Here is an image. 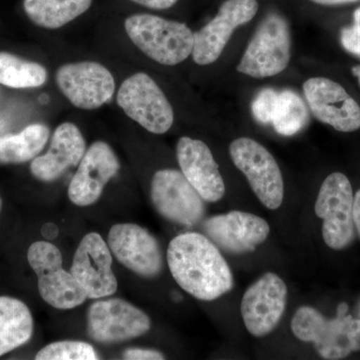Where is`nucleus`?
Here are the masks:
<instances>
[{
	"label": "nucleus",
	"instance_id": "nucleus-31",
	"mask_svg": "<svg viewBox=\"0 0 360 360\" xmlns=\"http://www.w3.org/2000/svg\"><path fill=\"white\" fill-rule=\"evenodd\" d=\"M312 4L322 6H347V4H356L360 0H309Z\"/></svg>",
	"mask_w": 360,
	"mask_h": 360
},
{
	"label": "nucleus",
	"instance_id": "nucleus-10",
	"mask_svg": "<svg viewBox=\"0 0 360 360\" xmlns=\"http://www.w3.org/2000/svg\"><path fill=\"white\" fill-rule=\"evenodd\" d=\"M151 328L148 315L131 303L120 300H98L87 312V331L99 343H117L146 335Z\"/></svg>",
	"mask_w": 360,
	"mask_h": 360
},
{
	"label": "nucleus",
	"instance_id": "nucleus-16",
	"mask_svg": "<svg viewBox=\"0 0 360 360\" xmlns=\"http://www.w3.org/2000/svg\"><path fill=\"white\" fill-rule=\"evenodd\" d=\"M108 243L116 259L139 276L151 278L158 276L163 269L158 240L139 225H113L108 232Z\"/></svg>",
	"mask_w": 360,
	"mask_h": 360
},
{
	"label": "nucleus",
	"instance_id": "nucleus-3",
	"mask_svg": "<svg viewBox=\"0 0 360 360\" xmlns=\"http://www.w3.org/2000/svg\"><path fill=\"white\" fill-rule=\"evenodd\" d=\"M124 28L134 45L160 65H179L193 53L194 33L186 23L141 13L127 18Z\"/></svg>",
	"mask_w": 360,
	"mask_h": 360
},
{
	"label": "nucleus",
	"instance_id": "nucleus-11",
	"mask_svg": "<svg viewBox=\"0 0 360 360\" xmlns=\"http://www.w3.org/2000/svg\"><path fill=\"white\" fill-rule=\"evenodd\" d=\"M303 92L312 115L336 131L360 129V105L354 96L335 80L311 77L303 84Z\"/></svg>",
	"mask_w": 360,
	"mask_h": 360
},
{
	"label": "nucleus",
	"instance_id": "nucleus-27",
	"mask_svg": "<svg viewBox=\"0 0 360 360\" xmlns=\"http://www.w3.org/2000/svg\"><path fill=\"white\" fill-rule=\"evenodd\" d=\"M278 92L271 89H264L258 92L251 105V110L255 120L262 124H269L276 112Z\"/></svg>",
	"mask_w": 360,
	"mask_h": 360
},
{
	"label": "nucleus",
	"instance_id": "nucleus-30",
	"mask_svg": "<svg viewBox=\"0 0 360 360\" xmlns=\"http://www.w3.org/2000/svg\"><path fill=\"white\" fill-rule=\"evenodd\" d=\"M139 6L148 7V8L155 9V11H163L175 6L179 0H131Z\"/></svg>",
	"mask_w": 360,
	"mask_h": 360
},
{
	"label": "nucleus",
	"instance_id": "nucleus-5",
	"mask_svg": "<svg viewBox=\"0 0 360 360\" xmlns=\"http://www.w3.org/2000/svg\"><path fill=\"white\" fill-rule=\"evenodd\" d=\"M354 191L347 175L333 172L322 182L314 212L323 219L322 236L331 250H345L354 243Z\"/></svg>",
	"mask_w": 360,
	"mask_h": 360
},
{
	"label": "nucleus",
	"instance_id": "nucleus-15",
	"mask_svg": "<svg viewBox=\"0 0 360 360\" xmlns=\"http://www.w3.org/2000/svg\"><path fill=\"white\" fill-rule=\"evenodd\" d=\"M70 272L84 288L87 298L101 300L117 290L110 246L96 232L86 234L80 241Z\"/></svg>",
	"mask_w": 360,
	"mask_h": 360
},
{
	"label": "nucleus",
	"instance_id": "nucleus-26",
	"mask_svg": "<svg viewBox=\"0 0 360 360\" xmlns=\"http://www.w3.org/2000/svg\"><path fill=\"white\" fill-rule=\"evenodd\" d=\"M98 355L94 347L84 341H58L39 350L37 360H96Z\"/></svg>",
	"mask_w": 360,
	"mask_h": 360
},
{
	"label": "nucleus",
	"instance_id": "nucleus-9",
	"mask_svg": "<svg viewBox=\"0 0 360 360\" xmlns=\"http://www.w3.org/2000/svg\"><path fill=\"white\" fill-rule=\"evenodd\" d=\"M150 194L155 210L169 221L193 226L205 217V200L179 170L156 172Z\"/></svg>",
	"mask_w": 360,
	"mask_h": 360
},
{
	"label": "nucleus",
	"instance_id": "nucleus-12",
	"mask_svg": "<svg viewBox=\"0 0 360 360\" xmlns=\"http://www.w3.org/2000/svg\"><path fill=\"white\" fill-rule=\"evenodd\" d=\"M56 84L75 108L92 110L113 96L115 82L105 66L94 61L68 63L56 71Z\"/></svg>",
	"mask_w": 360,
	"mask_h": 360
},
{
	"label": "nucleus",
	"instance_id": "nucleus-8",
	"mask_svg": "<svg viewBox=\"0 0 360 360\" xmlns=\"http://www.w3.org/2000/svg\"><path fill=\"white\" fill-rule=\"evenodd\" d=\"M116 101L125 115L151 134H165L174 124L172 104L146 73H135L124 80Z\"/></svg>",
	"mask_w": 360,
	"mask_h": 360
},
{
	"label": "nucleus",
	"instance_id": "nucleus-23",
	"mask_svg": "<svg viewBox=\"0 0 360 360\" xmlns=\"http://www.w3.org/2000/svg\"><path fill=\"white\" fill-rule=\"evenodd\" d=\"M49 127L41 123L28 125L20 134L0 136V162L20 165L34 160L49 139Z\"/></svg>",
	"mask_w": 360,
	"mask_h": 360
},
{
	"label": "nucleus",
	"instance_id": "nucleus-20",
	"mask_svg": "<svg viewBox=\"0 0 360 360\" xmlns=\"http://www.w3.org/2000/svg\"><path fill=\"white\" fill-rule=\"evenodd\" d=\"M85 151L86 143L79 129L73 123H63L54 131L49 151L32 160L30 172L41 181H54L68 168L77 167Z\"/></svg>",
	"mask_w": 360,
	"mask_h": 360
},
{
	"label": "nucleus",
	"instance_id": "nucleus-7",
	"mask_svg": "<svg viewBox=\"0 0 360 360\" xmlns=\"http://www.w3.org/2000/svg\"><path fill=\"white\" fill-rule=\"evenodd\" d=\"M229 153L260 202L270 210H278L283 205L284 182L274 155L259 142L248 137L232 141Z\"/></svg>",
	"mask_w": 360,
	"mask_h": 360
},
{
	"label": "nucleus",
	"instance_id": "nucleus-19",
	"mask_svg": "<svg viewBox=\"0 0 360 360\" xmlns=\"http://www.w3.org/2000/svg\"><path fill=\"white\" fill-rule=\"evenodd\" d=\"M176 156L182 174L206 202H217L224 198V179L205 142L181 137L177 142Z\"/></svg>",
	"mask_w": 360,
	"mask_h": 360
},
{
	"label": "nucleus",
	"instance_id": "nucleus-14",
	"mask_svg": "<svg viewBox=\"0 0 360 360\" xmlns=\"http://www.w3.org/2000/svg\"><path fill=\"white\" fill-rule=\"evenodd\" d=\"M288 286L281 276L267 272L250 285L241 300L246 329L255 338H264L278 326L285 311Z\"/></svg>",
	"mask_w": 360,
	"mask_h": 360
},
{
	"label": "nucleus",
	"instance_id": "nucleus-21",
	"mask_svg": "<svg viewBox=\"0 0 360 360\" xmlns=\"http://www.w3.org/2000/svg\"><path fill=\"white\" fill-rule=\"evenodd\" d=\"M33 335L32 312L25 302L0 296V356L25 345Z\"/></svg>",
	"mask_w": 360,
	"mask_h": 360
},
{
	"label": "nucleus",
	"instance_id": "nucleus-33",
	"mask_svg": "<svg viewBox=\"0 0 360 360\" xmlns=\"http://www.w3.org/2000/svg\"><path fill=\"white\" fill-rule=\"evenodd\" d=\"M42 236L46 238H54L58 236V229L56 224H46L42 226L41 229Z\"/></svg>",
	"mask_w": 360,
	"mask_h": 360
},
{
	"label": "nucleus",
	"instance_id": "nucleus-29",
	"mask_svg": "<svg viewBox=\"0 0 360 360\" xmlns=\"http://www.w3.org/2000/svg\"><path fill=\"white\" fill-rule=\"evenodd\" d=\"M123 359L129 360H162L165 355L160 352L153 349H141V348H131L125 350Z\"/></svg>",
	"mask_w": 360,
	"mask_h": 360
},
{
	"label": "nucleus",
	"instance_id": "nucleus-24",
	"mask_svg": "<svg viewBox=\"0 0 360 360\" xmlns=\"http://www.w3.org/2000/svg\"><path fill=\"white\" fill-rule=\"evenodd\" d=\"M47 71L44 66L0 51V84L11 89H34L45 84Z\"/></svg>",
	"mask_w": 360,
	"mask_h": 360
},
{
	"label": "nucleus",
	"instance_id": "nucleus-28",
	"mask_svg": "<svg viewBox=\"0 0 360 360\" xmlns=\"http://www.w3.org/2000/svg\"><path fill=\"white\" fill-rule=\"evenodd\" d=\"M340 39L345 51L360 58V6L354 11L352 25L341 30Z\"/></svg>",
	"mask_w": 360,
	"mask_h": 360
},
{
	"label": "nucleus",
	"instance_id": "nucleus-35",
	"mask_svg": "<svg viewBox=\"0 0 360 360\" xmlns=\"http://www.w3.org/2000/svg\"><path fill=\"white\" fill-rule=\"evenodd\" d=\"M1 206H2V200H1V198H0V210H1Z\"/></svg>",
	"mask_w": 360,
	"mask_h": 360
},
{
	"label": "nucleus",
	"instance_id": "nucleus-6",
	"mask_svg": "<svg viewBox=\"0 0 360 360\" xmlns=\"http://www.w3.org/2000/svg\"><path fill=\"white\" fill-rule=\"evenodd\" d=\"M28 264L37 274L40 296L54 309H72L86 300L84 288L63 267V255L56 245L37 241L27 251Z\"/></svg>",
	"mask_w": 360,
	"mask_h": 360
},
{
	"label": "nucleus",
	"instance_id": "nucleus-22",
	"mask_svg": "<svg viewBox=\"0 0 360 360\" xmlns=\"http://www.w3.org/2000/svg\"><path fill=\"white\" fill-rule=\"evenodd\" d=\"M92 0H23L26 15L34 25L58 30L89 11Z\"/></svg>",
	"mask_w": 360,
	"mask_h": 360
},
{
	"label": "nucleus",
	"instance_id": "nucleus-17",
	"mask_svg": "<svg viewBox=\"0 0 360 360\" xmlns=\"http://www.w3.org/2000/svg\"><path fill=\"white\" fill-rule=\"evenodd\" d=\"M202 229L206 238L219 250L232 255L255 250L266 240L270 232L266 220L238 210L210 217L203 222Z\"/></svg>",
	"mask_w": 360,
	"mask_h": 360
},
{
	"label": "nucleus",
	"instance_id": "nucleus-18",
	"mask_svg": "<svg viewBox=\"0 0 360 360\" xmlns=\"http://www.w3.org/2000/svg\"><path fill=\"white\" fill-rule=\"evenodd\" d=\"M120 168L117 156L106 142L92 143L85 151L68 187L71 202L78 206L96 203L106 184L115 176Z\"/></svg>",
	"mask_w": 360,
	"mask_h": 360
},
{
	"label": "nucleus",
	"instance_id": "nucleus-13",
	"mask_svg": "<svg viewBox=\"0 0 360 360\" xmlns=\"http://www.w3.org/2000/svg\"><path fill=\"white\" fill-rule=\"evenodd\" d=\"M259 9L257 0H225L219 13L194 33L193 58L198 65L215 63L239 26L250 22Z\"/></svg>",
	"mask_w": 360,
	"mask_h": 360
},
{
	"label": "nucleus",
	"instance_id": "nucleus-2",
	"mask_svg": "<svg viewBox=\"0 0 360 360\" xmlns=\"http://www.w3.org/2000/svg\"><path fill=\"white\" fill-rule=\"evenodd\" d=\"M347 303L338 305L335 319H328L311 307H302L291 321L293 335L314 343L322 359H345L360 350V321L347 314Z\"/></svg>",
	"mask_w": 360,
	"mask_h": 360
},
{
	"label": "nucleus",
	"instance_id": "nucleus-32",
	"mask_svg": "<svg viewBox=\"0 0 360 360\" xmlns=\"http://www.w3.org/2000/svg\"><path fill=\"white\" fill-rule=\"evenodd\" d=\"M354 222L355 231H357L360 238V189L356 191L354 201Z\"/></svg>",
	"mask_w": 360,
	"mask_h": 360
},
{
	"label": "nucleus",
	"instance_id": "nucleus-4",
	"mask_svg": "<svg viewBox=\"0 0 360 360\" xmlns=\"http://www.w3.org/2000/svg\"><path fill=\"white\" fill-rule=\"evenodd\" d=\"M291 35L288 20L278 13H269L258 26L246 47L238 70L252 78L276 77L290 65Z\"/></svg>",
	"mask_w": 360,
	"mask_h": 360
},
{
	"label": "nucleus",
	"instance_id": "nucleus-25",
	"mask_svg": "<svg viewBox=\"0 0 360 360\" xmlns=\"http://www.w3.org/2000/svg\"><path fill=\"white\" fill-rule=\"evenodd\" d=\"M309 113L302 97L292 90L279 94L272 125L277 134L291 136L298 134L309 123Z\"/></svg>",
	"mask_w": 360,
	"mask_h": 360
},
{
	"label": "nucleus",
	"instance_id": "nucleus-1",
	"mask_svg": "<svg viewBox=\"0 0 360 360\" xmlns=\"http://www.w3.org/2000/svg\"><path fill=\"white\" fill-rule=\"evenodd\" d=\"M167 264L180 288L203 302L217 300L233 288L231 267L219 248L198 232H186L170 241Z\"/></svg>",
	"mask_w": 360,
	"mask_h": 360
},
{
	"label": "nucleus",
	"instance_id": "nucleus-34",
	"mask_svg": "<svg viewBox=\"0 0 360 360\" xmlns=\"http://www.w3.org/2000/svg\"><path fill=\"white\" fill-rule=\"evenodd\" d=\"M352 73L355 79H356L357 84L360 89V65H354L352 68Z\"/></svg>",
	"mask_w": 360,
	"mask_h": 360
}]
</instances>
